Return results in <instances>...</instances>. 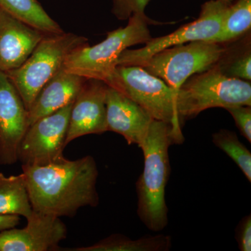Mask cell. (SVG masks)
Returning a JSON list of instances; mask_svg holds the SVG:
<instances>
[{
	"instance_id": "cell-26",
	"label": "cell",
	"mask_w": 251,
	"mask_h": 251,
	"mask_svg": "<svg viewBox=\"0 0 251 251\" xmlns=\"http://www.w3.org/2000/svg\"><path fill=\"white\" fill-rule=\"evenodd\" d=\"M220 1H222L225 3H227V4H232L234 1H235V0H220Z\"/></svg>"
},
{
	"instance_id": "cell-6",
	"label": "cell",
	"mask_w": 251,
	"mask_h": 251,
	"mask_svg": "<svg viewBox=\"0 0 251 251\" xmlns=\"http://www.w3.org/2000/svg\"><path fill=\"white\" fill-rule=\"evenodd\" d=\"M105 82L138 103L153 120L173 126L178 144L183 143V125L175 105L176 92L164 81L139 66L119 65Z\"/></svg>"
},
{
	"instance_id": "cell-9",
	"label": "cell",
	"mask_w": 251,
	"mask_h": 251,
	"mask_svg": "<svg viewBox=\"0 0 251 251\" xmlns=\"http://www.w3.org/2000/svg\"><path fill=\"white\" fill-rule=\"evenodd\" d=\"M72 103L31 124L18 150V160L23 165H43L62 156Z\"/></svg>"
},
{
	"instance_id": "cell-5",
	"label": "cell",
	"mask_w": 251,
	"mask_h": 251,
	"mask_svg": "<svg viewBox=\"0 0 251 251\" xmlns=\"http://www.w3.org/2000/svg\"><path fill=\"white\" fill-rule=\"evenodd\" d=\"M86 44L87 38L74 33L46 34L21 67L5 73L27 110L43 87L64 67L68 55Z\"/></svg>"
},
{
	"instance_id": "cell-12",
	"label": "cell",
	"mask_w": 251,
	"mask_h": 251,
	"mask_svg": "<svg viewBox=\"0 0 251 251\" xmlns=\"http://www.w3.org/2000/svg\"><path fill=\"white\" fill-rule=\"evenodd\" d=\"M108 85L103 80L85 79L73 102L66 146L73 140L107 130L105 95Z\"/></svg>"
},
{
	"instance_id": "cell-19",
	"label": "cell",
	"mask_w": 251,
	"mask_h": 251,
	"mask_svg": "<svg viewBox=\"0 0 251 251\" xmlns=\"http://www.w3.org/2000/svg\"><path fill=\"white\" fill-rule=\"evenodd\" d=\"M251 27V0H235L227 7L221 30L211 41L226 44L236 41L250 31Z\"/></svg>"
},
{
	"instance_id": "cell-13",
	"label": "cell",
	"mask_w": 251,
	"mask_h": 251,
	"mask_svg": "<svg viewBox=\"0 0 251 251\" xmlns=\"http://www.w3.org/2000/svg\"><path fill=\"white\" fill-rule=\"evenodd\" d=\"M105 105L108 131L118 133L128 145H136L141 148L153 120L151 115L125 94L108 85Z\"/></svg>"
},
{
	"instance_id": "cell-20",
	"label": "cell",
	"mask_w": 251,
	"mask_h": 251,
	"mask_svg": "<svg viewBox=\"0 0 251 251\" xmlns=\"http://www.w3.org/2000/svg\"><path fill=\"white\" fill-rule=\"evenodd\" d=\"M216 65L227 76L251 81L250 36H247L246 39L238 43L237 45L226 47L224 54Z\"/></svg>"
},
{
	"instance_id": "cell-11",
	"label": "cell",
	"mask_w": 251,
	"mask_h": 251,
	"mask_svg": "<svg viewBox=\"0 0 251 251\" xmlns=\"http://www.w3.org/2000/svg\"><path fill=\"white\" fill-rule=\"evenodd\" d=\"M27 221L24 228L0 232V251H55L67 237V226L57 216L34 211Z\"/></svg>"
},
{
	"instance_id": "cell-4",
	"label": "cell",
	"mask_w": 251,
	"mask_h": 251,
	"mask_svg": "<svg viewBox=\"0 0 251 251\" xmlns=\"http://www.w3.org/2000/svg\"><path fill=\"white\" fill-rule=\"evenodd\" d=\"M125 27L108 33L97 45L88 44L74 50L64 64L67 72L86 79L105 82L117 66L120 54L130 46L148 43L151 39L149 25L153 23L145 13L133 15Z\"/></svg>"
},
{
	"instance_id": "cell-17",
	"label": "cell",
	"mask_w": 251,
	"mask_h": 251,
	"mask_svg": "<svg viewBox=\"0 0 251 251\" xmlns=\"http://www.w3.org/2000/svg\"><path fill=\"white\" fill-rule=\"evenodd\" d=\"M172 247L171 237L164 234L130 239L120 234H112L90 247L74 248L73 251H168Z\"/></svg>"
},
{
	"instance_id": "cell-24",
	"label": "cell",
	"mask_w": 251,
	"mask_h": 251,
	"mask_svg": "<svg viewBox=\"0 0 251 251\" xmlns=\"http://www.w3.org/2000/svg\"><path fill=\"white\" fill-rule=\"evenodd\" d=\"M236 239L241 251H251V216L243 218L236 229Z\"/></svg>"
},
{
	"instance_id": "cell-21",
	"label": "cell",
	"mask_w": 251,
	"mask_h": 251,
	"mask_svg": "<svg viewBox=\"0 0 251 251\" xmlns=\"http://www.w3.org/2000/svg\"><path fill=\"white\" fill-rule=\"evenodd\" d=\"M213 143L233 160L251 182V153L232 130L221 129L212 135Z\"/></svg>"
},
{
	"instance_id": "cell-1",
	"label": "cell",
	"mask_w": 251,
	"mask_h": 251,
	"mask_svg": "<svg viewBox=\"0 0 251 251\" xmlns=\"http://www.w3.org/2000/svg\"><path fill=\"white\" fill-rule=\"evenodd\" d=\"M33 210L72 217L80 208L97 206L98 167L92 156L69 160L62 156L43 165H23Z\"/></svg>"
},
{
	"instance_id": "cell-3",
	"label": "cell",
	"mask_w": 251,
	"mask_h": 251,
	"mask_svg": "<svg viewBox=\"0 0 251 251\" xmlns=\"http://www.w3.org/2000/svg\"><path fill=\"white\" fill-rule=\"evenodd\" d=\"M175 105L182 125L207 109L251 106V82L225 75L215 64L185 81L176 92Z\"/></svg>"
},
{
	"instance_id": "cell-8",
	"label": "cell",
	"mask_w": 251,
	"mask_h": 251,
	"mask_svg": "<svg viewBox=\"0 0 251 251\" xmlns=\"http://www.w3.org/2000/svg\"><path fill=\"white\" fill-rule=\"evenodd\" d=\"M229 4L210 0L202 4L196 21L188 23L168 35L151 38L144 47L126 49L120 54L117 66H135L153 54L173 46L197 41H211L221 30V24Z\"/></svg>"
},
{
	"instance_id": "cell-2",
	"label": "cell",
	"mask_w": 251,
	"mask_h": 251,
	"mask_svg": "<svg viewBox=\"0 0 251 251\" xmlns=\"http://www.w3.org/2000/svg\"><path fill=\"white\" fill-rule=\"evenodd\" d=\"M178 144L173 126L153 120L141 150L144 169L136 182L137 213L149 229L161 232L168 224L166 188L171 173L169 147Z\"/></svg>"
},
{
	"instance_id": "cell-22",
	"label": "cell",
	"mask_w": 251,
	"mask_h": 251,
	"mask_svg": "<svg viewBox=\"0 0 251 251\" xmlns=\"http://www.w3.org/2000/svg\"><path fill=\"white\" fill-rule=\"evenodd\" d=\"M150 0H112V13L120 21H128L133 15L145 13Z\"/></svg>"
},
{
	"instance_id": "cell-16",
	"label": "cell",
	"mask_w": 251,
	"mask_h": 251,
	"mask_svg": "<svg viewBox=\"0 0 251 251\" xmlns=\"http://www.w3.org/2000/svg\"><path fill=\"white\" fill-rule=\"evenodd\" d=\"M33 211L25 175L6 176L0 173V214L27 219Z\"/></svg>"
},
{
	"instance_id": "cell-18",
	"label": "cell",
	"mask_w": 251,
	"mask_h": 251,
	"mask_svg": "<svg viewBox=\"0 0 251 251\" xmlns=\"http://www.w3.org/2000/svg\"><path fill=\"white\" fill-rule=\"evenodd\" d=\"M0 9L46 34L64 32L37 0H0Z\"/></svg>"
},
{
	"instance_id": "cell-23",
	"label": "cell",
	"mask_w": 251,
	"mask_h": 251,
	"mask_svg": "<svg viewBox=\"0 0 251 251\" xmlns=\"http://www.w3.org/2000/svg\"><path fill=\"white\" fill-rule=\"evenodd\" d=\"M233 117L241 134L251 143V107L239 105L226 109Z\"/></svg>"
},
{
	"instance_id": "cell-10",
	"label": "cell",
	"mask_w": 251,
	"mask_h": 251,
	"mask_svg": "<svg viewBox=\"0 0 251 251\" xmlns=\"http://www.w3.org/2000/svg\"><path fill=\"white\" fill-rule=\"evenodd\" d=\"M29 125L28 110L14 84L0 71V165L18 160L20 143Z\"/></svg>"
},
{
	"instance_id": "cell-15",
	"label": "cell",
	"mask_w": 251,
	"mask_h": 251,
	"mask_svg": "<svg viewBox=\"0 0 251 251\" xmlns=\"http://www.w3.org/2000/svg\"><path fill=\"white\" fill-rule=\"evenodd\" d=\"M85 79L63 67L43 87L28 109L29 125L74 102Z\"/></svg>"
},
{
	"instance_id": "cell-14",
	"label": "cell",
	"mask_w": 251,
	"mask_h": 251,
	"mask_svg": "<svg viewBox=\"0 0 251 251\" xmlns=\"http://www.w3.org/2000/svg\"><path fill=\"white\" fill-rule=\"evenodd\" d=\"M46 34L0 9V71L21 67Z\"/></svg>"
},
{
	"instance_id": "cell-7",
	"label": "cell",
	"mask_w": 251,
	"mask_h": 251,
	"mask_svg": "<svg viewBox=\"0 0 251 251\" xmlns=\"http://www.w3.org/2000/svg\"><path fill=\"white\" fill-rule=\"evenodd\" d=\"M226 49L219 43L193 41L163 50L135 66L161 78L176 94L188 77L214 67Z\"/></svg>"
},
{
	"instance_id": "cell-25",
	"label": "cell",
	"mask_w": 251,
	"mask_h": 251,
	"mask_svg": "<svg viewBox=\"0 0 251 251\" xmlns=\"http://www.w3.org/2000/svg\"><path fill=\"white\" fill-rule=\"evenodd\" d=\"M21 221V217L16 215L0 214V232L5 229L16 227Z\"/></svg>"
}]
</instances>
